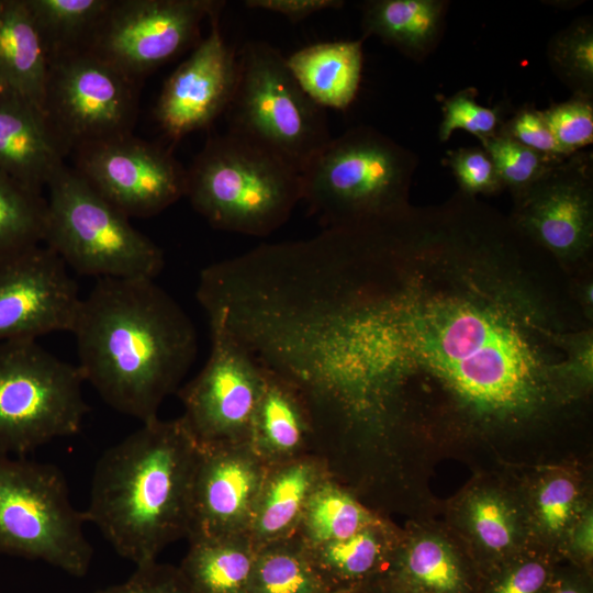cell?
I'll list each match as a JSON object with an SVG mask.
<instances>
[{
  "label": "cell",
  "mask_w": 593,
  "mask_h": 593,
  "mask_svg": "<svg viewBox=\"0 0 593 593\" xmlns=\"http://www.w3.org/2000/svg\"><path fill=\"white\" fill-rule=\"evenodd\" d=\"M474 199L406 208L316 248L281 287L270 361L333 426L383 436L416 381L483 427H515L572 398L578 339L518 272L529 247Z\"/></svg>",
  "instance_id": "1"
},
{
  "label": "cell",
  "mask_w": 593,
  "mask_h": 593,
  "mask_svg": "<svg viewBox=\"0 0 593 593\" xmlns=\"http://www.w3.org/2000/svg\"><path fill=\"white\" fill-rule=\"evenodd\" d=\"M71 333L85 382L142 423L178 392L198 348L192 321L154 279H97Z\"/></svg>",
  "instance_id": "2"
},
{
  "label": "cell",
  "mask_w": 593,
  "mask_h": 593,
  "mask_svg": "<svg viewBox=\"0 0 593 593\" xmlns=\"http://www.w3.org/2000/svg\"><path fill=\"white\" fill-rule=\"evenodd\" d=\"M198 441L183 418H153L96 463L87 522L135 566L187 538Z\"/></svg>",
  "instance_id": "3"
},
{
  "label": "cell",
  "mask_w": 593,
  "mask_h": 593,
  "mask_svg": "<svg viewBox=\"0 0 593 593\" xmlns=\"http://www.w3.org/2000/svg\"><path fill=\"white\" fill-rule=\"evenodd\" d=\"M186 197L212 227L264 237L301 202V178L269 149L227 130L211 136L187 169Z\"/></svg>",
  "instance_id": "4"
},
{
  "label": "cell",
  "mask_w": 593,
  "mask_h": 593,
  "mask_svg": "<svg viewBox=\"0 0 593 593\" xmlns=\"http://www.w3.org/2000/svg\"><path fill=\"white\" fill-rule=\"evenodd\" d=\"M417 156L378 130L358 125L332 137L303 167L301 201L323 228L407 206Z\"/></svg>",
  "instance_id": "5"
},
{
  "label": "cell",
  "mask_w": 593,
  "mask_h": 593,
  "mask_svg": "<svg viewBox=\"0 0 593 593\" xmlns=\"http://www.w3.org/2000/svg\"><path fill=\"white\" fill-rule=\"evenodd\" d=\"M43 242L76 272L97 279H154L164 253L123 212L64 165L47 187Z\"/></svg>",
  "instance_id": "6"
},
{
  "label": "cell",
  "mask_w": 593,
  "mask_h": 593,
  "mask_svg": "<svg viewBox=\"0 0 593 593\" xmlns=\"http://www.w3.org/2000/svg\"><path fill=\"white\" fill-rule=\"evenodd\" d=\"M86 523L56 466L0 452V553L81 578L93 556Z\"/></svg>",
  "instance_id": "7"
},
{
  "label": "cell",
  "mask_w": 593,
  "mask_h": 593,
  "mask_svg": "<svg viewBox=\"0 0 593 593\" xmlns=\"http://www.w3.org/2000/svg\"><path fill=\"white\" fill-rule=\"evenodd\" d=\"M228 130L272 152L299 172L332 138L326 113L301 88L286 56L264 41L237 51Z\"/></svg>",
  "instance_id": "8"
},
{
  "label": "cell",
  "mask_w": 593,
  "mask_h": 593,
  "mask_svg": "<svg viewBox=\"0 0 593 593\" xmlns=\"http://www.w3.org/2000/svg\"><path fill=\"white\" fill-rule=\"evenodd\" d=\"M78 368L35 339L0 342V452L24 456L78 434L89 406Z\"/></svg>",
  "instance_id": "9"
},
{
  "label": "cell",
  "mask_w": 593,
  "mask_h": 593,
  "mask_svg": "<svg viewBox=\"0 0 593 593\" xmlns=\"http://www.w3.org/2000/svg\"><path fill=\"white\" fill-rule=\"evenodd\" d=\"M45 120L65 154L132 134L136 81L88 51L49 64Z\"/></svg>",
  "instance_id": "10"
},
{
  "label": "cell",
  "mask_w": 593,
  "mask_h": 593,
  "mask_svg": "<svg viewBox=\"0 0 593 593\" xmlns=\"http://www.w3.org/2000/svg\"><path fill=\"white\" fill-rule=\"evenodd\" d=\"M224 5L219 0H112L85 51L136 81L192 45L202 22Z\"/></svg>",
  "instance_id": "11"
},
{
  "label": "cell",
  "mask_w": 593,
  "mask_h": 593,
  "mask_svg": "<svg viewBox=\"0 0 593 593\" xmlns=\"http://www.w3.org/2000/svg\"><path fill=\"white\" fill-rule=\"evenodd\" d=\"M208 322L211 351L200 372L178 390L181 417L199 444L248 443L264 371L219 323Z\"/></svg>",
  "instance_id": "12"
},
{
  "label": "cell",
  "mask_w": 593,
  "mask_h": 593,
  "mask_svg": "<svg viewBox=\"0 0 593 593\" xmlns=\"http://www.w3.org/2000/svg\"><path fill=\"white\" fill-rule=\"evenodd\" d=\"M75 152V170L127 217L156 215L186 197L187 169L167 149L132 134Z\"/></svg>",
  "instance_id": "13"
},
{
  "label": "cell",
  "mask_w": 593,
  "mask_h": 593,
  "mask_svg": "<svg viewBox=\"0 0 593 593\" xmlns=\"http://www.w3.org/2000/svg\"><path fill=\"white\" fill-rule=\"evenodd\" d=\"M63 259L35 245L0 259V342L72 331L81 304Z\"/></svg>",
  "instance_id": "14"
},
{
  "label": "cell",
  "mask_w": 593,
  "mask_h": 593,
  "mask_svg": "<svg viewBox=\"0 0 593 593\" xmlns=\"http://www.w3.org/2000/svg\"><path fill=\"white\" fill-rule=\"evenodd\" d=\"M515 200L513 225L563 260L585 255L593 235V153L580 150L549 169Z\"/></svg>",
  "instance_id": "15"
},
{
  "label": "cell",
  "mask_w": 593,
  "mask_h": 593,
  "mask_svg": "<svg viewBox=\"0 0 593 593\" xmlns=\"http://www.w3.org/2000/svg\"><path fill=\"white\" fill-rule=\"evenodd\" d=\"M220 13L209 20V35L166 80L155 116L168 138L178 141L206 128L232 101L237 79V52L228 46L220 29Z\"/></svg>",
  "instance_id": "16"
},
{
  "label": "cell",
  "mask_w": 593,
  "mask_h": 593,
  "mask_svg": "<svg viewBox=\"0 0 593 593\" xmlns=\"http://www.w3.org/2000/svg\"><path fill=\"white\" fill-rule=\"evenodd\" d=\"M267 468L248 443H198L187 538L247 533Z\"/></svg>",
  "instance_id": "17"
},
{
  "label": "cell",
  "mask_w": 593,
  "mask_h": 593,
  "mask_svg": "<svg viewBox=\"0 0 593 593\" xmlns=\"http://www.w3.org/2000/svg\"><path fill=\"white\" fill-rule=\"evenodd\" d=\"M481 575L533 547L518 482L481 475L447 505L445 524Z\"/></svg>",
  "instance_id": "18"
},
{
  "label": "cell",
  "mask_w": 593,
  "mask_h": 593,
  "mask_svg": "<svg viewBox=\"0 0 593 593\" xmlns=\"http://www.w3.org/2000/svg\"><path fill=\"white\" fill-rule=\"evenodd\" d=\"M481 573L446 526L412 523L401 536L385 575L414 593H478Z\"/></svg>",
  "instance_id": "19"
},
{
  "label": "cell",
  "mask_w": 593,
  "mask_h": 593,
  "mask_svg": "<svg viewBox=\"0 0 593 593\" xmlns=\"http://www.w3.org/2000/svg\"><path fill=\"white\" fill-rule=\"evenodd\" d=\"M518 484L533 546L562 561L572 528L593 507L588 474L578 463L545 465Z\"/></svg>",
  "instance_id": "20"
},
{
  "label": "cell",
  "mask_w": 593,
  "mask_h": 593,
  "mask_svg": "<svg viewBox=\"0 0 593 593\" xmlns=\"http://www.w3.org/2000/svg\"><path fill=\"white\" fill-rule=\"evenodd\" d=\"M331 475L327 461L313 455L268 466L247 532L256 549L294 536L311 495Z\"/></svg>",
  "instance_id": "21"
},
{
  "label": "cell",
  "mask_w": 593,
  "mask_h": 593,
  "mask_svg": "<svg viewBox=\"0 0 593 593\" xmlns=\"http://www.w3.org/2000/svg\"><path fill=\"white\" fill-rule=\"evenodd\" d=\"M65 152L44 114L11 93H0V171L42 193L65 165Z\"/></svg>",
  "instance_id": "22"
},
{
  "label": "cell",
  "mask_w": 593,
  "mask_h": 593,
  "mask_svg": "<svg viewBox=\"0 0 593 593\" xmlns=\"http://www.w3.org/2000/svg\"><path fill=\"white\" fill-rule=\"evenodd\" d=\"M401 530L381 517L349 537L305 546L327 591L349 592L371 586L385 575Z\"/></svg>",
  "instance_id": "23"
},
{
  "label": "cell",
  "mask_w": 593,
  "mask_h": 593,
  "mask_svg": "<svg viewBox=\"0 0 593 593\" xmlns=\"http://www.w3.org/2000/svg\"><path fill=\"white\" fill-rule=\"evenodd\" d=\"M262 371L264 387L251 418L248 444L271 466L304 455L312 444V428L296 391L278 376Z\"/></svg>",
  "instance_id": "24"
},
{
  "label": "cell",
  "mask_w": 593,
  "mask_h": 593,
  "mask_svg": "<svg viewBox=\"0 0 593 593\" xmlns=\"http://www.w3.org/2000/svg\"><path fill=\"white\" fill-rule=\"evenodd\" d=\"M49 61L24 0H0V88L43 114Z\"/></svg>",
  "instance_id": "25"
},
{
  "label": "cell",
  "mask_w": 593,
  "mask_h": 593,
  "mask_svg": "<svg viewBox=\"0 0 593 593\" xmlns=\"http://www.w3.org/2000/svg\"><path fill=\"white\" fill-rule=\"evenodd\" d=\"M449 5L447 0H367L361 4V38L377 36L422 61L443 38Z\"/></svg>",
  "instance_id": "26"
},
{
  "label": "cell",
  "mask_w": 593,
  "mask_h": 593,
  "mask_svg": "<svg viewBox=\"0 0 593 593\" xmlns=\"http://www.w3.org/2000/svg\"><path fill=\"white\" fill-rule=\"evenodd\" d=\"M362 43V38L315 43L295 51L286 60L298 83L316 104L345 110L359 89Z\"/></svg>",
  "instance_id": "27"
},
{
  "label": "cell",
  "mask_w": 593,
  "mask_h": 593,
  "mask_svg": "<svg viewBox=\"0 0 593 593\" xmlns=\"http://www.w3.org/2000/svg\"><path fill=\"white\" fill-rule=\"evenodd\" d=\"M187 539L178 568L191 593H248L257 549L247 533Z\"/></svg>",
  "instance_id": "28"
},
{
  "label": "cell",
  "mask_w": 593,
  "mask_h": 593,
  "mask_svg": "<svg viewBox=\"0 0 593 593\" xmlns=\"http://www.w3.org/2000/svg\"><path fill=\"white\" fill-rule=\"evenodd\" d=\"M49 64L85 51L112 0H24Z\"/></svg>",
  "instance_id": "29"
},
{
  "label": "cell",
  "mask_w": 593,
  "mask_h": 593,
  "mask_svg": "<svg viewBox=\"0 0 593 593\" xmlns=\"http://www.w3.org/2000/svg\"><path fill=\"white\" fill-rule=\"evenodd\" d=\"M380 518L331 475L311 495L295 536L315 546L349 537Z\"/></svg>",
  "instance_id": "30"
},
{
  "label": "cell",
  "mask_w": 593,
  "mask_h": 593,
  "mask_svg": "<svg viewBox=\"0 0 593 593\" xmlns=\"http://www.w3.org/2000/svg\"><path fill=\"white\" fill-rule=\"evenodd\" d=\"M248 593H329L298 537L257 548Z\"/></svg>",
  "instance_id": "31"
},
{
  "label": "cell",
  "mask_w": 593,
  "mask_h": 593,
  "mask_svg": "<svg viewBox=\"0 0 593 593\" xmlns=\"http://www.w3.org/2000/svg\"><path fill=\"white\" fill-rule=\"evenodd\" d=\"M46 200L0 171V259L43 242Z\"/></svg>",
  "instance_id": "32"
},
{
  "label": "cell",
  "mask_w": 593,
  "mask_h": 593,
  "mask_svg": "<svg viewBox=\"0 0 593 593\" xmlns=\"http://www.w3.org/2000/svg\"><path fill=\"white\" fill-rule=\"evenodd\" d=\"M546 56L552 72L572 94L593 97V20L577 18L555 33Z\"/></svg>",
  "instance_id": "33"
},
{
  "label": "cell",
  "mask_w": 593,
  "mask_h": 593,
  "mask_svg": "<svg viewBox=\"0 0 593 593\" xmlns=\"http://www.w3.org/2000/svg\"><path fill=\"white\" fill-rule=\"evenodd\" d=\"M560 562L533 546L482 575L478 593H549Z\"/></svg>",
  "instance_id": "34"
},
{
  "label": "cell",
  "mask_w": 593,
  "mask_h": 593,
  "mask_svg": "<svg viewBox=\"0 0 593 593\" xmlns=\"http://www.w3.org/2000/svg\"><path fill=\"white\" fill-rule=\"evenodd\" d=\"M480 143L492 158L504 188L511 191L514 199L567 158L536 152L501 134L481 139Z\"/></svg>",
  "instance_id": "35"
},
{
  "label": "cell",
  "mask_w": 593,
  "mask_h": 593,
  "mask_svg": "<svg viewBox=\"0 0 593 593\" xmlns=\"http://www.w3.org/2000/svg\"><path fill=\"white\" fill-rule=\"evenodd\" d=\"M477 96L478 90L469 87L443 100V120L437 134L440 142L448 141L456 130H465L479 141L499 134L505 120L503 107L481 105Z\"/></svg>",
  "instance_id": "36"
},
{
  "label": "cell",
  "mask_w": 593,
  "mask_h": 593,
  "mask_svg": "<svg viewBox=\"0 0 593 593\" xmlns=\"http://www.w3.org/2000/svg\"><path fill=\"white\" fill-rule=\"evenodd\" d=\"M562 152L570 156L593 143V97L572 94L541 110Z\"/></svg>",
  "instance_id": "37"
},
{
  "label": "cell",
  "mask_w": 593,
  "mask_h": 593,
  "mask_svg": "<svg viewBox=\"0 0 593 593\" xmlns=\"http://www.w3.org/2000/svg\"><path fill=\"white\" fill-rule=\"evenodd\" d=\"M443 165L448 167L462 193L493 194L504 188L495 165L483 147H460L448 150Z\"/></svg>",
  "instance_id": "38"
},
{
  "label": "cell",
  "mask_w": 593,
  "mask_h": 593,
  "mask_svg": "<svg viewBox=\"0 0 593 593\" xmlns=\"http://www.w3.org/2000/svg\"><path fill=\"white\" fill-rule=\"evenodd\" d=\"M499 134L536 152L568 157L557 143L541 110L524 104L501 125Z\"/></svg>",
  "instance_id": "39"
},
{
  "label": "cell",
  "mask_w": 593,
  "mask_h": 593,
  "mask_svg": "<svg viewBox=\"0 0 593 593\" xmlns=\"http://www.w3.org/2000/svg\"><path fill=\"white\" fill-rule=\"evenodd\" d=\"M91 593H191L179 568L157 560L136 566L122 583Z\"/></svg>",
  "instance_id": "40"
},
{
  "label": "cell",
  "mask_w": 593,
  "mask_h": 593,
  "mask_svg": "<svg viewBox=\"0 0 593 593\" xmlns=\"http://www.w3.org/2000/svg\"><path fill=\"white\" fill-rule=\"evenodd\" d=\"M243 3L248 9L280 14L291 23H299L321 11L340 9L345 4L342 0H246Z\"/></svg>",
  "instance_id": "41"
},
{
  "label": "cell",
  "mask_w": 593,
  "mask_h": 593,
  "mask_svg": "<svg viewBox=\"0 0 593 593\" xmlns=\"http://www.w3.org/2000/svg\"><path fill=\"white\" fill-rule=\"evenodd\" d=\"M562 561L593 573V507L572 528L562 551Z\"/></svg>",
  "instance_id": "42"
},
{
  "label": "cell",
  "mask_w": 593,
  "mask_h": 593,
  "mask_svg": "<svg viewBox=\"0 0 593 593\" xmlns=\"http://www.w3.org/2000/svg\"><path fill=\"white\" fill-rule=\"evenodd\" d=\"M549 593H593V573L561 561Z\"/></svg>",
  "instance_id": "43"
},
{
  "label": "cell",
  "mask_w": 593,
  "mask_h": 593,
  "mask_svg": "<svg viewBox=\"0 0 593 593\" xmlns=\"http://www.w3.org/2000/svg\"><path fill=\"white\" fill-rule=\"evenodd\" d=\"M373 593H414L384 579L373 585Z\"/></svg>",
  "instance_id": "44"
},
{
  "label": "cell",
  "mask_w": 593,
  "mask_h": 593,
  "mask_svg": "<svg viewBox=\"0 0 593 593\" xmlns=\"http://www.w3.org/2000/svg\"><path fill=\"white\" fill-rule=\"evenodd\" d=\"M373 585L365 588V589H360V590H355V591H349V592H339V593H373Z\"/></svg>",
  "instance_id": "45"
},
{
  "label": "cell",
  "mask_w": 593,
  "mask_h": 593,
  "mask_svg": "<svg viewBox=\"0 0 593 593\" xmlns=\"http://www.w3.org/2000/svg\"><path fill=\"white\" fill-rule=\"evenodd\" d=\"M4 92L1 88H0V93Z\"/></svg>",
  "instance_id": "46"
}]
</instances>
